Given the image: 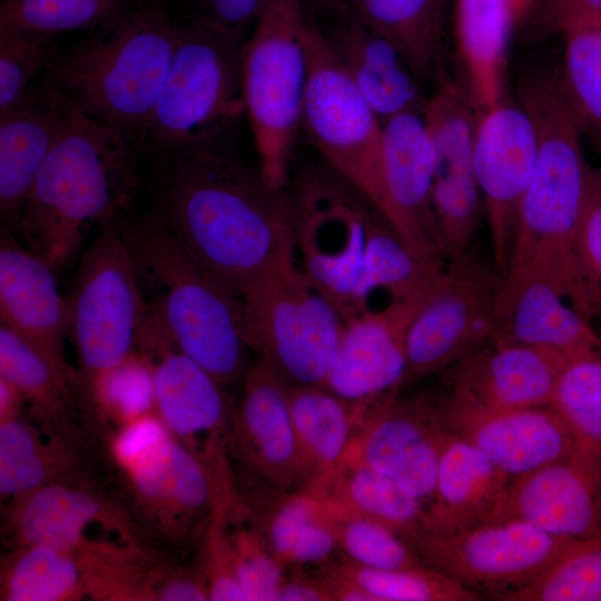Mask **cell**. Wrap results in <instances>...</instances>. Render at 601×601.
Segmentation results:
<instances>
[{
    "mask_svg": "<svg viewBox=\"0 0 601 601\" xmlns=\"http://www.w3.org/2000/svg\"><path fill=\"white\" fill-rule=\"evenodd\" d=\"M148 157L156 167L152 213L240 297L296 263L285 187L213 145Z\"/></svg>",
    "mask_w": 601,
    "mask_h": 601,
    "instance_id": "6da1fadb",
    "label": "cell"
},
{
    "mask_svg": "<svg viewBox=\"0 0 601 601\" xmlns=\"http://www.w3.org/2000/svg\"><path fill=\"white\" fill-rule=\"evenodd\" d=\"M287 194L297 265L345 323L411 282L414 249L328 167L302 174Z\"/></svg>",
    "mask_w": 601,
    "mask_h": 601,
    "instance_id": "7a4b0ae2",
    "label": "cell"
},
{
    "mask_svg": "<svg viewBox=\"0 0 601 601\" xmlns=\"http://www.w3.org/2000/svg\"><path fill=\"white\" fill-rule=\"evenodd\" d=\"M139 155L124 136L66 98L59 135L17 224L26 247L53 268L69 260L93 225L119 217L128 206Z\"/></svg>",
    "mask_w": 601,
    "mask_h": 601,
    "instance_id": "3957f363",
    "label": "cell"
},
{
    "mask_svg": "<svg viewBox=\"0 0 601 601\" xmlns=\"http://www.w3.org/2000/svg\"><path fill=\"white\" fill-rule=\"evenodd\" d=\"M122 221L148 318L223 388L239 386L252 364L242 297L154 213Z\"/></svg>",
    "mask_w": 601,
    "mask_h": 601,
    "instance_id": "277c9868",
    "label": "cell"
},
{
    "mask_svg": "<svg viewBox=\"0 0 601 601\" xmlns=\"http://www.w3.org/2000/svg\"><path fill=\"white\" fill-rule=\"evenodd\" d=\"M519 98L534 121L538 149L505 277L526 272L546 274L570 300L573 245L591 197L594 167L584 156L582 129L558 78L524 79Z\"/></svg>",
    "mask_w": 601,
    "mask_h": 601,
    "instance_id": "5b68a950",
    "label": "cell"
},
{
    "mask_svg": "<svg viewBox=\"0 0 601 601\" xmlns=\"http://www.w3.org/2000/svg\"><path fill=\"white\" fill-rule=\"evenodd\" d=\"M178 26L157 2L135 3L53 57L48 79L79 110L135 147L165 82Z\"/></svg>",
    "mask_w": 601,
    "mask_h": 601,
    "instance_id": "8992f818",
    "label": "cell"
},
{
    "mask_svg": "<svg viewBox=\"0 0 601 601\" xmlns=\"http://www.w3.org/2000/svg\"><path fill=\"white\" fill-rule=\"evenodd\" d=\"M244 36L208 20L178 26L169 69L136 145L151 156L213 145L245 114Z\"/></svg>",
    "mask_w": 601,
    "mask_h": 601,
    "instance_id": "52a82bcc",
    "label": "cell"
},
{
    "mask_svg": "<svg viewBox=\"0 0 601 601\" xmlns=\"http://www.w3.org/2000/svg\"><path fill=\"white\" fill-rule=\"evenodd\" d=\"M309 21L302 0H270L245 40L243 92L259 171L285 187L303 127Z\"/></svg>",
    "mask_w": 601,
    "mask_h": 601,
    "instance_id": "ba28073f",
    "label": "cell"
},
{
    "mask_svg": "<svg viewBox=\"0 0 601 601\" xmlns=\"http://www.w3.org/2000/svg\"><path fill=\"white\" fill-rule=\"evenodd\" d=\"M242 300L245 336L255 357L287 385L323 386L345 322L297 263L255 283Z\"/></svg>",
    "mask_w": 601,
    "mask_h": 601,
    "instance_id": "9c48e42d",
    "label": "cell"
},
{
    "mask_svg": "<svg viewBox=\"0 0 601 601\" xmlns=\"http://www.w3.org/2000/svg\"><path fill=\"white\" fill-rule=\"evenodd\" d=\"M100 227L68 300L69 333L88 384L138 349L147 317L122 218Z\"/></svg>",
    "mask_w": 601,
    "mask_h": 601,
    "instance_id": "30bf717a",
    "label": "cell"
},
{
    "mask_svg": "<svg viewBox=\"0 0 601 601\" xmlns=\"http://www.w3.org/2000/svg\"><path fill=\"white\" fill-rule=\"evenodd\" d=\"M303 127L327 167L383 215V122L309 22Z\"/></svg>",
    "mask_w": 601,
    "mask_h": 601,
    "instance_id": "8fae6325",
    "label": "cell"
},
{
    "mask_svg": "<svg viewBox=\"0 0 601 601\" xmlns=\"http://www.w3.org/2000/svg\"><path fill=\"white\" fill-rule=\"evenodd\" d=\"M473 247L447 260L412 317L401 392L445 372L492 341L502 278Z\"/></svg>",
    "mask_w": 601,
    "mask_h": 601,
    "instance_id": "7c38bea8",
    "label": "cell"
},
{
    "mask_svg": "<svg viewBox=\"0 0 601 601\" xmlns=\"http://www.w3.org/2000/svg\"><path fill=\"white\" fill-rule=\"evenodd\" d=\"M575 540L513 520L425 535L414 549L424 564L500 599L536 579Z\"/></svg>",
    "mask_w": 601,
    "mask_h": 601,
    "instance_id": "4fadbf2b",
    "label": "cell"
},
{
    "mask_svg": "<svg viewBox=\"0 0 601 601\" xmlns=\"http://www.w3.org/2000/svg\"><path fill=\"white\" fill-rule=\"evenodd\" d=\"M422 117L434 154L433 208L447 260L474 246L482 196L474 168L477 111L457 85L443 79Z\"/></svg>",
    "mask_w": 601,
    "mask_h": 601,
    "instance_id": "5bb4252c",
    "label": "cell"
},
{
    "mask_svg": "<svg viewBox=\"0 0 601 601\" xmlns=\"http://www.w3.org/2000/svg\"><path fill=\"white\" fill-rule=\"evenodd\" d=\"M450 436L437 398L402 397L395 392L371 407L342 460L387 476L425 509Z\"/></svg>",
    "mask_w": 601,
    "mask_h": 601,
    "instance_id": "9a60e30c",
    "label": "cell"
},
{
    "mask_svg": "<svg viewBox=\"0 0 601 601\" xmlns=\"http://www.w3.org/2000/svg\"><path fill=\"white\" fill-rule=\"evenodd\" d=\"M138 349L152 361L155 412L168 431L215 475L229 472L227 442L234 397L148 317Z\"/></svg>",
    "mask_w": 601,
    "mask_h": 601,
    "instance_id": "2e32d148",
    "label": "cell"
},
{
    "mask_svg": "<svg viewBox=\"0 0 601 601\" xmlns=\"http://www.w3.org/2000/svg\"><path fill=\"white\" fill-rule=\"evenodd\" d=\"M536 130L528 110L504 97L477 116L474 168L489 225L492 262L508 273L522 199L536 160Z\"/></svg>",
    "mask_w": 601,
    "mask_h": 601,
    "instance_id": "e0dca14e",
    "label": "cell"
},
{
    "mask_svg": "<svg viewBox=\"0 0 601 601\" xmlns=\"http://www.w3.org/2000/svg\"><path fill=\"white\" fill-rule=\"evenodd\" d=\"M238 390L228 424V454L260 485L279 491L302 489L288 385L255 357Z\"/></svg>",
    "mask_w": 601,
    "mask_h": 601,
    "instance_id": "ac0fdd59",
    "label": "cell"
},
{
    "mask_svg": "<svg viewBox=\"0 0 601 601\" xmlns=\"http://www.w3.org/2000/svg\"><path fill=\"white\" fill-rule=\"evenodd\" d=\"M437 403L447 430L512 477L581 450L550 405L495 410L451 390Z\"/></svg>",
    "mask_w": 601,
    "mask_h": 601,
    "instance_id": "d6986e66",
    "label": "cell"
},
{
    "mask_svg": "<svg viewBox=\"0 0 601 601\" xmlns=\"http://www.w3.org/2000/svg\"><path fill=\"white\" fill-rule=\"evenodd\" d=\"M513 520L559 536H601V456L579 450L512 477L489 522Z\"/></svg>",
    "mask_w": 601,
    "mask_h": 601,
    "instance_id": "ffe728a7",
    "label": "cell"
},
{
    "mask_svg": "<svg viewBox=\"0 0 601 601\" xmlns=\"http://www.w3.org/2000/svg\"><path fill=\"white\" fill-rule=\"evenodd\" d=\"M122 471L135 512L170 543L187 540L208 518L219 485L213 471L173 434Z\"/></svg>",
    "mask_w": 601,
    "mask_h": 601,
    "instance_id": "44dd1931",
    "label": "cell"
},
{
    "mask_svg": "<svg viewBox=\"0 0 601 601\" xmlns=\"http://www.w3.org/2000/svg\"><path fill=\"white\" fill-rule=\"evenodd\" d=\"M4 522L11 549L47 545L75 553L99 552L90 529H102L135 544L129 513L79 481L43 485L12 502Z\"/></svg>",
    "mask_w": 601,
    "mask_h": 601,
    "instance_id": "7402d4cb",
    "label": "cell"
},
{
    "mask_svg": "<svg viewBox=\"0 0 601 601\" xmlns=\"http://www.w3.org/2000/svg\"><path fill=\"white\" fill-rule=\"evenodd\" d=\"M434 154L421 112H405L383 125V216L416 252L441 262L433 208Z\"/></svg>",
    "mask_w": 601,
    "mask_h": 601,
    "instance_id": "603a6c76",
    "label": "cell"
},
{
    "mask_svg": "<svg viewBox=\"0 0 601 601\" xmlns=\"http://www.w3.org/2000/svg\"><path fill=\"white\" fill-rule=\"evenodd\" d=\"M420 305L392 304L346 322L323 386L368 407L401 392L406 332Z\"/></svg>",
    "mask_w": 601,
    "mask_h": 601,
    "instance_id": "cb8c5ba5",
    "label": "cell"
},
{
    "mask_svg": "<svg viewBox=\"0 0 601 601\" xmlns=\"http://www.w3.org/2000/svg\"><path fill=\"white\" fill-rule=\"evenodd\" d=\"M492 341L545 348L568 358L601 351V335L551 276L526 272L502 279Z\"/></svg>",
    "mask_w": 601,
    "mask_h": 601,
    "instance_id": "d4e9b609",
    "label": "cell"
},
{
    "mask_svg": "<svg viewBox=\"0 0 601 601\" xmlns=\"http://www.w3.org/2000/svg\"><path fill=\"white\" fill-rule=\"evenodd\" d=\"M55 268L8 233L0 243L1 324L35 345L70 380L63 357L69 306L59 292Z\"/></svg>",
    "mask_w": 601,
    "mask_h": 601,
    "instance_id": "484cf974",
    "label": "cell"
},
{
    "mask_svg": "<svg viewBox=\"0 0 601 601\" xmlns=\"http://www.w3.org/2000/svg\"><path fill=\"white\" fill-rule=\"evenodd\" d=\"M565 359L545 348L491 341L446 370V385L490 408L546 406Z\"/></svg>",
    "mask_w": 601,
    "mask_h": 601,
    "instance_id": "4316f807",
    "label": "cell"
},
{
    "mask_svg": "<svg viewBox=\"0 0 601 601\" xmlns=\"http://www.w3.org/2000/svg\"><path fill=\"white\" fill-rule=\"evenodd\" d=\"M66 98L47 78L0 112V211L18 224L37 176L59 135Z\"/></svg>",
    "mask_w": 601,
    "mask_h": 601,
    "instance_id": "83f0119b",
    "label": "cell"
},
{
    "mask_svg": "<svg viewBox=\"0 0 601 601\" xmlns=\"http://www.w3.org/2000/svg\"><path fill=\"white\" fill-rule=\"evenodd\" d=\"M511 480L476 447L451 433L433 496L424 509L425 535L446 536L489 522Z\"/></svg>",
    "mask_w": 601,
    "mask_h": 601,
    "instance_id": "f1b7e54d",
    "label": "cell"
},
{
    "mask_svg": "<svg viewBox=\"0 0 601 601\" xmlns=\"http://www.w3.org/2000/svg\"><path fill=\"white\" fill-rule=\"evenodd\" d=\"M327 40L383 125L401 114L422 112L427 99L421 91L422 80L390 40L356 17Z\"/></svg>",
    "mask_w": 601,
    "mask_h": 601,
    "instance_id": "f546056e",
    "label": "cell"
},
{
    "mask_svg": "<svg viewBox=\"0 0 601 601\" xmlns=\"http://www.w3.org/2000/svg\"><path fill=\"white\" fill-rule=\"evenodd\" d=\"M322 503L331 519H364L378 523L413 548L425 536L424 506L387 476L342 460L326 475L302 487Z\"/></svg>",
    "mask_w": 601,
    "mask_h": 601,
    "instance_id": "4dcf8cb0",
    "label": "cell"
},
{
    "mask_svg": "<svg viewBox=\"0 0 601 601\" xmlns=\"http://www.w3.org/2000/svg\"><path fill=\"white\" fill-rule=\"evenodd\" d=\"M516 21L509 0H455V36L466 93L477 114L504 97L510 33Z\"/></svg>",
    "mask_w": 601,
    "mask_h": 601,
    "instance_id": "1f68e13d",
    "label": "cell"
},
{
    "mask_svg": "<svg viewBox=\"0 0 601 601\" xmlns=\"http://www.w3.org/2000/svg\"><path fill=\"white\" fill-rule=\"evenodd\" d=\"M288 404L306 486L339 464L368 407L319 385H288Z\"/></svg>",
    "mask_w": 601,
    "mask_h": 601,
    "instance_id": "d6a6232c",
    "label": "cell"
},
{
    "mask_svg": "<svg viewBox=\"0 0 601 601\" xmlns=\"http://www.w3.org/2000/svg\"><path fill=\"white\" fill-rule=\"evenodd\" d=\"M272 490L266 511H254L267 544L284 568L319 566L338 552L333 520L305 489Z\"/></svg>",
    "mask_w": 601,
    "mask_h": 601,
    "instance_id": "836d02e7",
    "label": "cell"
},
{
    "mask_svg": "<svg viewBox=\"0 0 601 601\" xmlns=\"http://www.w3.org/2000/svg\"><path fill=\"white\" fill-rule=\"evenodd\" d=\"M349 8L401 51L421 80L432 75L442 47L445 0H351Z\"/></svg>",
    "mask_w": 601,
    "mask_h": 601,
    "instance_id": "e575fe53",
    "label": "cell"
},
{
    "mask_svg": "<svg viewBox=\"0 0 601 601\" xmlns=\"http://www.w3.org/2000/svg\"><path fill=\"white\" fill-rule=\"evenodd\" d=\"M85 595H89L86 569L75 552L29 545L2 558L1 600L67 601Z\"/></svg>",
    "mask_w": 601,
    "mask_h": 601,
    "instance_id": "d590c367",
    "label": "cell"
},
{
    "mask_svg": "<svg viewBox=\"0 0 601 601\" xmlns=\"http://www.w3.org/2000/svg\"><path fill=\"white\" fill-rule=\"evenodd\" d=\"M75 457L60 440L45 443L20 416L0 423V494L10 502L53 482L70 481Z\"/></svg>",
    "mask_w": 601,
    "mask_h": 601,
    "instance_id": "8d00e7d4",
    "label": "cell"
},
{
    "mask_svg": "<svg viewBox=\"0 0 601 601\" xmlns=\"http://www.w3.org/2000/svg\"><path fill=\"white\" fill-rule=\"evenodd\" d=\"M551 30L563 37L562 92L582 131L601 134V20L569 17Z\"/></svg>",
    "mask_w": 601,
    "mask_h": 601,
    "instance_id": "74e56055",
    "label": "cell"
},
{
    "mask_svg": "<svg viewBox=\"0 0 601 601\" xmlns=\"http://www.w3.org/2000/svg\"><path fill=\"white\" fill-rule=\"evenodd\" d=\"M326 563L364 589L373 601H474L480 598L457 578L426 564L373 569L353 562L341 552Z\"/></svg>",
    "mask_w": 601,
    "mask_h": 601,
    "instance_id": "f35d334b",
    "label": "cell"
},
{
    "mask_svg": "<svg viewBox=\"0 0 601 601\" xmlns=\"http://www.w3.org/2000/svg\"><path fill=\"white\" fill-rule=\"evenodd\" d=\"M550 406L581 450L601 456V351L564 361Z\"/></svg>",
    "mask_w": 601,
    "mask_h": 601,
    "instance_id": "ab89813d",
    "label": "cell"
},
{
    "mask_svg": "<svg viewBox=\"0 0 601 601\" xmlns=\"http://www.w3.org/2000/svg\"><path fill=\"white\" fill-rule=\"evenodd\" d=\"M225 519L236 575L247 601H278L285 569L273 555L254 511L237 491L227 499Z\"/></svg>",
    "mask_w": 601,
    "mask_h": 601,
    "instance_id": "60d3db41",
    "label": "cell"
},
{
    "mask_svg": "<svg viewBox=\"0 0 601 601\" xmlns=\"http://www.w3.org/2000/svg\"><path fill=\"white\" fill-rule=\"evenodd\" d=\"M0 377L12 384L46 418L58 420L66 411L69 380L35 345L2 324Z\"/></svg>",
    "mask_w": 601,
    "mask_h": 601,
    "instance_id": "b9f144b4",
    "label": "cell"
},
{
    "mask_svg": "<svg viewBox=\"0 0 601 601\" xmlns=\"http://www.w3.org/2000/svg\"><path fill=\"white\" fill-rule=\"evenodd\" d=\"M505 601H601V536L575 540L530 583Z\"/></svg>",
    "mask_w": 601,
    "mask_h": 601,
    "instance_id": "7bdbcfd3",
    "label": "cell"
},
{
    "mask_svg": "<svg viewBox=\"0 0 601 601\" xmlns=\"http://www.w3.org/2000/svg\"><path fill=\"white\" fill-rule=\"evenodd\" d=\"M134 0H3L0 28H16L52 36L95 29Z\"/></svg>",
    "mask_w": 601,
    "mask_h": 601,
    "instance_id": "ee69618b",
    "label": "cell"
},
{
    "mask_svg": "<svg viewBox=\"0 0 601 601\" xmlns=\"http://www.w3.org/2000/svg\"><path fill=\"white\" fill-rule=\"evenodd\" d=\"M89 387L100 413L120 427L155 412L154 364L141 349L98 374Z\"/></svg>",
    "mask_w": 601,
    "mask_h": 601,
    "instance_id": "f6af8a7d",
    "label": "cell"
},
{
    "mask_svg": "<svg viewBox=\"0 0 601 601\" xmlns=\"http://www.w3.org/2000/svg\"><path fill=\"white\" fill-rule=\"evenodd\" d=\"M338 552L353 562L382 570L424 564L415 549L390 529L364 519H332Z\"/></svg>",
    "mask_w": 601,
    "mask_h": 601,
    "instance_id": "bcb514c9",
    "label": "cell"
},
{
    "mask_svg": "<svg viewBox=\"0 0 601 601\" xmlns=\"http://www.w3.org/2000/svg\"><path fill=\"white\" fill-rule=\"evenodd\" d=\"M50 37L16 28H0V112L17 105L33 77L53 59Z\"/></svg>",
    "mask_w": 601,
    "mask_h": 601,
    "instance_id": "7dc6e473",
    "label": "cell"
},
{
    "mask_svg": "<svg viewBox=\"0 0 601 601\" xmlns=\"http://www.w3.org/2000/svg\"><path fill=\"white\" fill-rule=\"evenodd\" d=\"M570 303L594 327L601 325V197L594 186L574 239Z\"/></svg>",
    "mask_w": 601,
    "mask_h": 601,
    "instance_id": "c3c4849f",
    "label": "cell"
},
{
    "mask_svg": "<svg viewBox=\"0 0 601 601\" xmlns=\"http://www.w3.org/2000/svg\"><path fill=\"white\" fill-rule=\"evenodd\" d=\"M231 493V490H217L206 520L201 568L207 580L209 600L213 601H247L236 575L226 528V503Z\"/></svg>",
    "mask_w": 601,
    "mask_h": 601,
    "instance_id": "681fc988",
    "label": "cell"
},
{
    "mask_svg": "<svg viewBox=\"0 0 601 601\" xmlns=\"http://www.w3.org/2000/svg\"><path fill=\"white\" fill-rule=\"evenodd\" d=\"M157 601L209 600L207 580L199 570L155 568L146 573L144 599Z\"/></svg>",
    "mask_w": 601,
    "mask_h": 601,
    "instance_id": "f907efd6",
    "label": "cell"
},
{
    "mask_svg": "<svg viewBox=\"0 0 601 601\" xmlns=\"http://www.w3.org/2000/svg\"><path fill=\"white\" fill-rule=\"evenodd\" d=\"M171 434L156 412L120 427L111 442V454L122 470Z\"/></svg>",
    "mask_w": 601,
    "mask_h": 601,
    "instance_id": "816d5d0a",
    "label": "cell"
},
{
    "mask_svg": "<svg viewBox=\"0 0 601 601\" xmlns=\"http://www.w3.org/2000/svg\"><path fill=\"white\" fill-rule=\"evenodd\" d=\"M216 24L244 36L254 27L270 0H209Z\"/></svg>",
    "mask_w": 601,
    "mask_h": 601,
    "instance_id": "f5cc1de1",
    "label": "cell"
},
{
    "mask_svg": "<svg viewBox=\"0 0 601 601\" xmlns=\"http://www.w3.org/2000/svg\"><path fill=\"white\" fill-rule=\"evenodd\" d=\"M278 601H332L331 588L324 573L318 569L309 573L295 568L282 582Z\"/></svg>",
    "mask_w": 601,
    "mask_h": 601,
    "instance_id": "db71d44e",
    "label": "cell"
},
{
    "mask_svg": "<svg viewBox=\"0 0 601 601\" xmlns=\"http://www.w3.org/2000/svg\"><path fill=\"white\" fill-rule=\"evenodd\" d=\"M541 13L550 30L558 21L569 17L601 20V0H545Z\"/></svg>",
    "mask_w": 601,
    "mask_h": 601,
    "instance_id": "11a10c76",
    "label": "cell"
},
{
    "mask_svg": "<svg viewBox=\"0 0 601 601\" xmlns=\"http://www.w3.org/2000/svg\"><path fill=\"white\" fill-rule=\"evenodd\" d=\"M22 394L9 382L0 377V423L20 415Z\"/></svg>",
    "mask_w": 601,
    "mask_h": 601,
    "instance_id": "9f6ffc18",
    "label": "cell"
},
{
    "mask_svg": "<svg viewBox=\"0 0 601 601\" xmlns=\"http://www.w3.org/2000/svg\"><path fill=\"white\" fill-rule=\"evenodd\" d=\"M509 2L513 10L515 19L518 20L522 17L532 0H509Z\"/></svg>",
    "mask_w": 601,
    "mask_h": 601,
    "instance_id": "6f0895ef",
    "label": "cell"
},
{
    "mask_svg": "<svg viewBox=\"0 0 601 601\" xmlns=\"http://www.w3.org/2000/svg\"><path fill=\"white\" fill-rule=\"evenodd\" d=\"M325 6L332 7V8H339V9H346L349 8L351 0H318Z\"/></svg>",
    "mask_w": 601,
    "mask_h": 601,
    "instance_id": "680465c9",
    "label": "cell"
},
{
    "mask_svg": "<svg viewBox=\"0 0 601 601\" xmlns=\"http://www.w3.org/2000/svg\"><path fill=\"white\" fill-rule=\"evenodd\" d=\"M137 3L157 2L158 0H134Z\"/></svg>",
    "mask_w": 601,
    "mask_h": 601,
    "instance_id": "91938a15",
    "label": "cell"
}]
</instances>
